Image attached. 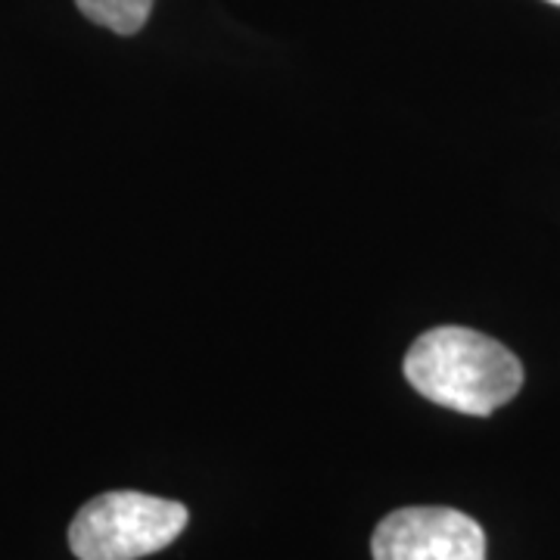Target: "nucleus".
Listing matches in <instances>:
<instances>
[{"label":"nucleus","mask_w":560,"mask_h":560,"mask_svg":"<svg viewBox=\"0 0 560 560\" xmlns=\"http://www.w3.org/2000/svg\"><path fill=\"white\" fill-rule=\"evenodd\" d=\"M190 521L180 501L143 492H106L91 499L69 526L79 560H138L178 539Z\"/></svg>","instance_id":"f03ea898"},{"label":"nucleus","mask_w":560,"mask_h":560,"mask_svg":"<svg viewBox=\"0 0 560 560\" xmlns=\"http://www.w3.org/2000/svg\"><path fill=\"white\" fill-rule=\"evenodd\" d=\"M81 16L116 35H138L150 20L153 0H75Z\"/></svg>","instance_id":"20e7f679"},{"label":"nucleus","mask_w":560,"mask_h":560,"mask_svg":"<svg viewBox=\"0 0 560 560\" xmlns=\"http://www.w3.org/2000/svg\"><path fill=\"white\" fill-rule=\"evenodd\" d=\"M374 560H486V533L455 508H401L371 539Z\"/></svg>","instance_id":"7ed1b4c3"},{"label":"nucleus","mask_w":560,"mask_h":560,"mask_svg":"<svg viewBox=\"0 0 560 560\" xmlns=\"http://www.w3.org/2000/svg\"><path fill=\"white\" fill-rule=\"evenodd\" d=\"M548 3H555V7H560V0H548Z\"/></svg>","instance_id":"39448f33"},{"label":"nucleus","mask_w":560,"mask_h":560,"mask_svg":"<svg viewBox=\"0 0 560 560\" xmlns=\"http://www.w3.org/2000/svg\"><path fill=\"white\" fill-rule=\"evenodd\" d=\"M405 377L423 399L489 418L523 389L521 359L470 327H433L405 355Z\"/></svg>","instance_id":"f257e3e1"}]
</instances>
